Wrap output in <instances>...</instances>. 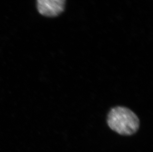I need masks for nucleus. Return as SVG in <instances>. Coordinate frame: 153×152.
Listing matches in <instances>:
<instances>
[{
	"mask_svg": "<svg viewBox=\"0 0 153 152\" xmlns=\"http://www.w3.org/2000/svg\"><path fill=\"white\" fill-rule=\"evenodd\" d=\"M107 123L111 129L120 135L130 136L137 132L140 121L131 110L123 106H117L110 111Z\"/></svg>",
	"mask_w": 153,
	"mask_h": 152,
	"instance_id": "obj_1",
	"label": "nucleus"
},
{
	"mask_svg": "<svg viewBox=\"0 0 153 152\" xmlns=\"http://www.w3.org/2000/svg\"><path fill=\"white\" fill-rule=\"evenodd\" d=\"M65 0H37L39 13L47 17L57 16L64 12Z\"/></svg>",
	"mask_w": 153,
	"mask_h": 152,
	"instance_id": "obj_2",
	"label": "nucleus"
}]
</instances>
